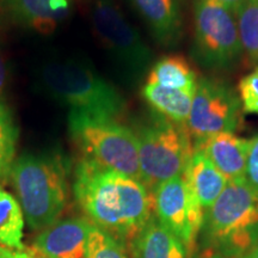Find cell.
Returning <instances> with one entry per match:
<instances>
[{"label": "cell", "instance_id": "obj_30", "mask_svg": "<svg viewBox=\"0 0 258 258\" xmlns=\"http://www.w3.org/2000/svg\"><path fill=\"white\" fill-rule=\"evenodd\" d=\"M3 249H4V247H2V246H0V252H2Z\"/></svg>", "mask_w": 258, "mask_h": 258}, {"label": "cell", "instance_id": "obj_14", "mask_svg": "<svg viewBox=\"0 0 258 258\" xmlns=\"http://www.w3.org/2000/svg\"><path fill=\"white\" fill-rule=\"evenodd\" d=\"M153 36L164 46H175L182 36V18L176 0H131Z\"/></svg>", "mask_w": 258, "mask_h": 258}, {"label": "cell", "instance_id": "obj_9", "mask_svg": "<svg viewBox=\"0 0 258 258\" xmlns=\"http://www.w3.org/2000/svg\"><path fill=\"white\" fill-rule=\"evenodd\" d=\"M240 122L239 93L220 80L200 79L186 121L194 144L222 132L234 133Z\"/></svg>", "mask_w": 258, "mask_h": 258}, {"label": "cell", "instance_id": "obj_2", "mask_svg": "<svg viewBox=\"0 0 258 258\" xmlns=\"http://www.w3.org/2000/svg\"><path fill=\"white\" fill-rule=\"evenodd\" d=\"M10 176L31 230H44L59 220L69 199L67 172L61 158L24 154L15 160Z\"/></svg>", "mask_w": 258, "mask_h": 258}, {"label": "cell", "instance_id": "obj_13", "mask_svg": "<svg viewBox=\"0 0 258 258\" xmlns=\"http://www.w3.org/2000/svg\"><path fill=\"white\" fill-rule=\"evenodd\" d=\"M11 17L29 29L49 35L70 12V0H4Z\"/></svg>", "mask_w": 258, "mask_h": 258}, {"label": "cell", "instance_id": "obj_22", "mask_svg": "<svg viewBox=\"0 0 258 258\" xmlns=\"http://www.w3.org/2000/svg\"><path fill=\"white\" fill-rule=\"evenodd\" d=\"M85 258H129V256L121 241L93 226Z\"/></svg>", "mask_w": 258, "mask_h": 258}, {"label": "cell", "instance_id": "obj_23", "mask_svg": "<svg viewBox=\"0 0 258 258\" xmlns=\"http://www.w3.org/2000/svg\"><path fill=\"white\" fill-rule=\"evenodd\" d=\"M239 98L245 112L258 115V67L240 80Z\"/></svg>", "mask_w": 258, "mask_h": 258}, {"label": "cell", "instance_id": "obj_6", "mask_svg": "<svg viewBox=\"0 0 258 258\" xmlns=\"http://www.w3.org/2000/svg\"><path fill=\"white\" fill-rule=\"evenodd\" d=\"M69 128L88 159L141 180L138 137L131 128L112 118L78 111H70Z\"/></svg>", "mask_w": 258, "mask_h": 258}, {"label": "cell", "instance_id": "obj_17", "mask_svg": "<svg viewBox=\"0 0 258 258\" xmlns=\"http://www.w3.org/2000/svg\"><path fill=\"white\" fill-rule=\"evenodd\" d=\"M198 77L190 63L182 55H169L153 64L147 76L148 85L180 90L195 95Z\"/></svg>", "mask_w": 258, "mask_h": 258}, {"label": "cell", "instance_id": "obj_18", "mask_svg": "<svg viewBox=\"0 0 258 258\" xmlns=\"http://www.w3.org/2000/svg\"><path fill=\"white\" fill-rule=\"evenodd\" d=\"M143 96L158 114L177 123H186L192 105V93L167 89L159 85H148L143 89Z\"/></svg>", "mask_w": 258, "mask_h": 258}, {"label": "cell", "instance_id": "obj_20", "mask_svg": "<svg viewBox=\"0 0 258 258\" xmlns=\"http://www.w3.org/2000/svg\"><path fill=\"white\" fill-rule=\"evenodd\" d=\"M234 15L243 51L258 62V0H246Z\"/></svg>", "mask_w": 258, "mask_h": 258}, {"label": "cell", "instance_id": "obj_12", "mask_svg": "<svg viewBox=\"0 0 258 258\" xmlns=\"http://www.w3.org/2000/svg\"><path fill=\"white\" fill-rule=\"evenodd\" d=\"M250 140L222 132L194 144V151H201L228 182L245 179L246 157Z\"/></svg>", "mask_w": 258, "mask_h": 258}, {"label": "cell", "instance_id": "obj_25", "mask_svg": "<svg viewBox=\"0 0 258 258\" xmlns=\"http://www.w3.org/2000/svg\"><path fill=\"white\" fill-rule=\"evenodd\" d=\"M0 258H36L32 254H29L23 251H10L8 249H3L0 252Z\"/></svg>", "mask_w": 258, "mask_h": 258}, {"label": "cell", "instance_id": "obj_27", "mask_svg": "<svg viewBox=\"0 0 258 258\" xmlns=\"http://www.w3.org/2000/svg\"><path fill=\"white\" fill-rule=\"evenodd\" d=\"M220 2L224 3V4L227 5L232 11L235 12L245 2H246V0H220Z\"/></svg>", "mask_w": 258, "mask_h": 258}, {"label": "cell", "instance_id": "obj_26", "mask_svg": "<svg viewBox=\"0 0 258 258\" xmlns=\"http://www.w3.org/2000/svg\"><path fill=\"white\" fill-rule=\"evenodd\" d=\"M6 84V67L3 60L2 55H0V93H2L3 89H4Z\"/></svg>", "mask_w": 258, "mask_h": 258}, {"label": "cell", "instance_id": "obj_5", "mask_svg": "<svg viewBox=\"0 0 258 258\" xmlns=\"http://www.w3.org/2000/svg\"><path fill=\"white\" fill-rule=\"evenodd\" d=\"M135 134L140 178L151 194L161 183L184 173L194 154L186 123H177L159 115Z\"/></svg>", "mask_w": 258, "mask_h": 258}, {"label": "cell", "instance_id": "obj_28", "mask_svg": "<svg viewBox=\"0 0 258 258\" xmlns=\"http://www.w3.org/2000/svg\"><path fill=\"white\" fill-rule=\"evenodd\" d=\"M245 258H258V244L253 247V250L251 251V252L247 254Z\"/></svg>", "mask_w": 258, "mask_h": 258}, {"label": "cell", "instance_id": "obj_10", "mask_svg": "<svg viewBox=\"0 0 258 258\" xmlns=\"http://www.w3.org/2000/svg\"><path fill=\"white\" fill-rule=\"evenodd\" d=\"M152 196L156 218L184 244L190 254L203 228L206 211L192 192L184 173L161 183Z\"/></svg>", "mask_w": 258, "mask_h": 258}, {"label": "cell", "instance_id": "obj_4", "mask_svg": "<svg viewBox=\"0 0 258 258\" xmlns=\"http://www.w3.org/2000/svg\"><path fill=\"white\" fill-rule=\"evenodd\" d=\"M41 78L47 92L71 111L116 120L125 110L121 93L85 63L73 60L48 63Z\"/></svg>", "mask_w": 258, "mask_h": 258}, {"label": "cell", "instance_id": "obj_7", "mask_svg": "<svg viewBox=\"0 0 258 258\" xmlns=\"http://www.w3.org/2000/svg\"><path fill=\"white\" fill-rule=\"evenodd\" d=\"M194 23V53L203 66L230 67L243 54L234 12L220 0H195Z\"/></svg>", "mask_w": 258, "mask_h": 258}, {"label": "cell", "instance_id": "obj_8", "mask_svg": "<svg viewBox=\"0 0 258 258\" xmlns=\"http://www.w3.org/2000/svg\"><path fill=\"white\" fill-rule=\"evenodd\" d=\"M91 21L97 37L115 61L133 77L145 73L153 54L115 0H95Z\"/></svg>", "mask_w": 258, "mask_h": 258}, {"label": "cell", "instance_id": "obj_3", "mask_svg": "<svg viewBox=\"0 0 258 258\" xmlns=\"http://www.w3.org/2000/svg\"><path fill=\"white\" fill-rule=\"evenodd\" d=\"M206 237L215 252L245 258L258 244V191L246 179L228 182L206 211Z\"/></svg>", "mask_w": 258, "mask_h": 258}, {"label": "cell", "instance_id": "obj_1", "mask_svg": "<svg viewBox=\"0 0 258 258\" xmlns=\"http://www.w3.org/2000/svg\"><path fill=\"white\" fill-rule=\"evenodd\" d=\"M73 192L86 219L115 239L131 243L154 215L153 196L141 180L84 158Z\"/></svg>", "mask_w": 258, "mask_h": 258}, {"label": "cell", "instance_id": "obj_11", "mask_svg": "<svg viewBox=\"0 0 258 258\" xmlns=\"http://www.w3.org/2000/svg\"><path fill=\"white\" fill-rule=\"evenodd\" d=\"M93 225L85 218H66L42 230L34 249L43 258H85Z\"/></svg>", "mask_w": 258, "mask_h": 258}, {"label": "cell", "instance_id": "obj_24", "mask_svg": "<svg viewBox=\"0 0 258 258\" xmlns=\"http://www.w3.org/2000/svg\"><path fill=\"white\" fill-rule=\"evenodd\" d=\"M245 179L258 191V135L250 140L246 157Z\"/></svg>", "mask_w": 258, "mask_h": 258}, {"label": "cell", "instance_id": "obj_15", "mask_svg": "<svg viewBox=\"0 0 258 258\" xmlns=\"http://www.w3.org/2000/svg\"><path fill=\"white\" fill-rule=\"evenodd\" d=\"M129 244L134 258H186L188 254L184 244L156 215Z\"/></svg>", "mask_w": 258, "mask_h": 258}, {"label": "cell", "instance_id": "obj_19", "mask_svg": "<svg viewBox=\"0 0 258 258\" xmlns=\"http://www.w3.org/2000/svg\"><path fill=\"white\" fill-rule=\"evenodd\" d=\"M24 220L19 202L0 186V244L3 246L23 250Z\"/></svg>", "mask_w": 258, "mask_h": 258}, {"label": "cell", "instance_id": "obj_29", "mask_svg": "<svg viewBox=\"0 0 258 258\" xmlns=\"http://www.w3.org/2000/svg\"><path fill=\"white\" fill-rule=\"evenodd\" d=\"M205 258H228V257L222 256V254L218 253V252H212V253H209L208 256H206Z\"/></svg>", "mask_w": 258, "mask_h": 258}, {"label": "cell", "instance_id": "obj_16", "mask_svg": "<svg viewBox=\"0 0 258 258\" xmlns=\"http://www.w3.org/2000/svg\"><path fill=\"white\" fill-rule=\"evenodd\" d=\"M184 176L205 211L212 207L228 184L227 178L201 151H194Z\"/></svg>", "mask_w": 258, "mask_h": 258}, {"label": "cell", "instance_id": "obj_21", "mask_svg": "<svg viewBox=\"0 0 258 258\" xmlns=\"http://www.w3.org/2000/svg\"><path fill=\"white\" fill-rule=\"evenodd\" d=\"M18 128L4 103L0 101V178L10 175L15 163Z\"/></svg>", "mask_w": 258, "mask_h": 258}]
</instances>
